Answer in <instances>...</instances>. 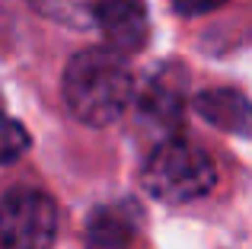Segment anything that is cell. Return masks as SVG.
<instances>
[{
	"mask_svg": "<svg viewBox=\"0 0 252 249\" xmlns=\"http://www.w3.org/2000/svg\"><path fill=\"white\" fill-rule=\"evenodd\" d=\"M61 93L70 115L83 124L102 128L122 119L134 93L125 55L115 48H86L74 55L64 67Z\"/></svg>",
	"mask_w": 252,
	"mask_h": 249,
	"instance_id": "obj_1",
	"label": "cell"
},
{
	"mask_svg": "<svg viewBox=\"0 0 252 249\" xmlns=\"http://www.w3.org/2000/svg\"><path fill=\"white\" fill-rule=\"evenodd\" d=\"M141 182L147 195L166 205H189L214 192L217 166L198 144L185 137H169L150 150L141 169Z\"/></svg>",
	"mask_w": 252,
	"mask_h": 249,
	"instance_id": "obj_2",
	"label": "cell"
},
{
	"mask_svg": "<svg viewBox=\"0 0 252 249\" xmlns=\"http://www.w3.org/2000/svg\"><path fill=\"white\" fill-rule=\"evenodd\" d=\"M58 237V205L48 192L16 186L0 198V243L6 249H51Z\"/></svg>",
	"mask_w": 252,
	"mask_h": 249,
	"instance_id": "obj_3",
	"label": "cell"
},
{
	"mask_svg": "<svg viewBox=\"0 0 252 249\" xmlns=\"http://www.w3.org/2000/svg\"><path fill=\"white\" fill-rule=\"evenodd\" d=\"M96 29L118 55H134L147 45L150 19L144 0H99Z\"/></svg>",
	"mask_w": 252,
	"mask_h": 249,
	"instance_id": "obj_4",
	"label": "cell"
},
{
	"mask_svg": "<svg viewBox=\"0 0 252 249\" xmlns=\"http://www.w3.org/2000/svg\"><path fill=\"white\" fill-rule=\"evenodd\" d=\"M144 227L137 201H112L86 218V243L93 249H128Z\"/></svg>",
	"mask_w": 252,
	"mask_h": 249,
	"instance_id": "obj_5",
	"label": "cell"
},
{
	"mask_svg": "<svg viewBox=\"0 0 252 249\" xmlns=\"http://www.w3.org/2000/svg\"><path fill=\"white\" fill-rule=\"evenodd\" d=\"M195 112L230 134H252V102L233 87H214L195 96Z\"/></svg>",
	"mask_w": 252,
	"mask_h": 249,
	"instance_id": "obj_6",
	"label": "cell"
},
{
	"mask_svg": "<svg viewBox=\"0 0 252 249\" xmlns=\"http://www.w3.org/2000/svg\"><path fill=\"white\" fill-rule=\"evenodd\" d=\"M32 6L67 29H96L99 0H32Z\"/></svg>",
	"mask_w": 252,
	"mask_h": 249,
	"instance_id": "obj_7",
	"label": "cell"
},
{
	"mask_svg": "<svg viewBox=\"0 0 252 249\" xmlns=\"http://www.w3.org/2000/svg\"><path fill=\"white\" fill-rule=\"evenodd\" d=\"M144 112L154 115L157 122H179V115H182V96H179V90L166 87V83H157L150 80L147 93H144Z\"/></svg>",
	"mask_w": 252,
	"mask_h": 249,
	"instance_id": "obj_8",
	"label": "cell"
},
{
	"mask_svg": "<svg viewBox=\"0 0 252 249\" xmlns=\"http://www.w3.org/2000/svg\"><path fill=\"white\" fill-rule=\"evenodd\" d=\"M29 144H32L29 131H26L16 119H10V115L0 112V166L16 163L19 156L29 150Z\"/></svg>",
	"mask_w": 252,
	"mask_h": 249,
	"instance_id": "obj_9",
	"label": "cell"
},
{
	"mask_svg": "<svg viewBox=\"0 0 252 249\" xmlns=\"http://www.w3.org/2000/svg\"><path fill=\"white\" fill-rule=\"evenodd\" d=\"M223 3L227 0H172L176 13H182V16H204V13H214Z\"/></svg>",
	"mask_w": 252,
	"mask_h": 249,
	"instance_id": "obj_10",
	"label": "cell"
}]
</instances>
